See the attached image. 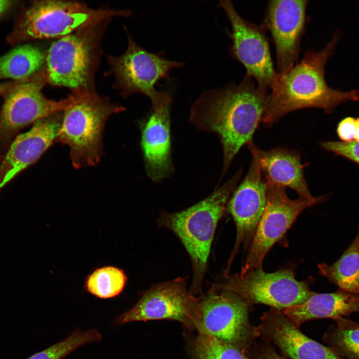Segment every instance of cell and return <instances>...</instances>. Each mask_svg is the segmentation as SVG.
Here are the masks:
<instances>
[{
  "label": "cell",
  "mask_w": 359,
  "mask_h": 359,
  "mask_svg": "<svg viewBox=\"0 0 359 359\" xmlns=\"http://www.w3.org/2000/svg\"><path fill=\"white\" fill-rule=\"evenodd\" d=\"M249 354L251 355L249 359H288L279 355L273 348L267 344L255 348Z\"/></svg>",
  "instance_id": "obj_29"
},
{
  "label": "cell",
  "mask_w": 359,
  "mask_h": 359,
  "mask_svg": "<svg viewBox=\"0 0 359 359\" xmlns=\"http://www.w3.org/2000/svg\"><path fill=\"white\" fill-rule=\"evenodd\" d=\"M172 103L152 108L141 123V146L148 177L154 182L174 172L172 160L171 108Z\"/></svg>",
  "instance_id": "obj_16"
},
{
  "label": "cell",
  "mask_w": 359,
  "mask_h": 359,
  "mask_svg": "<svg viewBox=\"0 0 359 359\" xmlns=\"http://www.w3.org/2000/svg\"><path fill=\"white\" fill-rule=\"evenodd\" d=\"M102 339L101 333L96 329L84 331L76 329L65 339L26 359H62L81 346Z\"/></svg>",
  "instance_id": "obj_26"
},
{
  "label": "cell",
  "mask_w": 359,
  "mask_h": 359,
  "mask_svg": "<svg viewBox=\"0 0 359 359\" xmlns=\"http://www.w3.org/2000/svg\"><path fill=\"white\" fill-rule=\"evenodd\" d=\"M319 273L339 289L359 296V228L355 239L333 264L318 265Z\"/></svg>",
  "instance_id": "obj_21"
},
{
  "label": "cell",
  "mask_w": 359,
  "mask_h": 359,
  "mask_svg": "<svg viewBox=\"0 0 359 359\" xmlns=\"http://www.w3.org/2000/svg\"><path fill=\"white\" fill-rule=\"evenodd\" d=\"M242 174L240 169L204 199L178 212H163L158 219L161 227L169 229L179 237L190 257L193 272L190 292L194 296L201 292L218 222Z\"/></svg>",
  "instance_id": "obj_3"
},
{
  "label": "cell",
  "mask_w": 359,
  "mask_h": 359,
  "mask_svg": "<svg viewBox=\"0 0 359 359\" xmlns=\"http://www.w3.org/2000/svg\"><path fill=\"white\" fill-rule=\"evenodd\" d=\"M356 131V119L348 117L343 119L338 124L337 133L343 142L354 141Z\"/></svg>",
  "instance_id": "obj_28"
},
{
  "label": "cell",
  "mask_w": 359,
  "mask_h": 359,
  "mask_svg": "<svg viewBox=\"0 0 359 359\" xmlns=\"http://www.w3.org/2000/svg\"><path fill=\"white\" fill-rule=\"evenodd\" d=\"M218 6L225 11L231 26L229 47L231 56L246 69V76L256 81L257 89L269 94L276 79V72L266 29L242 18L228 0H219Z\"/></svg>",
  "instance_id": "obj_11"
},
{
  "label": "cell",
  "mask_w": 359,
  "mask_h": 359,
  "mask_svg": "<svg viewBox=\"0 0 359 359\" xmlns=\"http://www.w3.org/2000/svg\"><path fill=\"white\" fill-rule=\"evenodd\" d=\"M354 141L359 142V117L356 119V131Z\"/></svg>",
  "instance_id": "obj_31"
},
{
  "label": "cell",
  "mask_w": 359,
  "mask_h": 359,
  "mask_svg": "<svg viewBox=\"0 0 359 359\" xmlns=\"http://www.w3.org/2000/svg\"><path fill=\"white\" fill-rule=\"evenodd\" d=\"M281 311L299 327L311 320L334 319L359 313V296L340 289L330 293L315 292L303 303Z\"/></svg>",
  "instance_id": "obj_20"
},
{
  "label": "cell",
  "mask_w": 359,
  "mask_h": 359,
  "mask_svg": "<svg viewBox=\"0 0 359 359\" xmlns=\"http://www.w3.org/2000/svg\"><path fill=\"white\" fill-rule=\"evenodd\" d=\"M199 301L188 291L183 278L158 284L145 292L131 309L115 319L122 324L135 321L169 319L192 328L193 319Z\"/></svg>",
  "instance_id": "obj_12"
},
{
  "label": "cell",
  "mask_w": 359,
  "mask_h": 359,
  "mask_svg": "<svg viewBox=\"0 0 359 359\" xmlns=\"http://www.w3.org/2000/svg\"><path fill=\"white\" fill-rule=\"evenodd\" d=\"M341 36V32L336 30L322 50L307 51L291 69L278 73L262 119L265 127H271L286 114L299 109L317 108L330 113L342 103L359 99V90L334 89L326 82V64L334 55Z\"/></svg>",
  "instance_id": "obj_2"
},
{
  "label": "cell",
  "mask_w": 359,
  "mask_h": 359,
  "mask_svg": "<svg viewBox=\"0 0 359 359\" xmlns=\"http://www.w3.org/2000/svg\"><path fill=\"white\" fill-rule=\"evenodd\" d=\"M211 289L232 292L249 306L261 304L279 311L301 304L315 293L308 283L296 279L291 268L272 273L257 268L242 275L236 273Z\"/></svg>",
  "instance_id": "obj_7"
},
{
  "label": "cell",
  "mask_w": 359,
  "mask_h": 359,
  "mask_svg": "<svg viewBox=\"0 0 359 359\" xmlns=\"http://www.w3.org/2000/svg\"><path fill=\"white\" fill-rule=\"evenodd\" d=\"M323 337L329 348L344 359H359V323L338 317Z\"/></svg>",
  "instance_id": "obj_23"
},
{
  "label": "cell",
  "mask_w": 359,
  "mask_h": 359,
  "mask_svg": "<svg viewBox=\"0 0 359 359\" xmlns=\"http://www.w3.org/2000/svg\"><path fill=\"white\" fill-rule=\"evenodd\" d=\"M129 13L128 11L95 10L76 1H36L21 16L9 40L18 42L29 39L63 37L106 17Z\"/></svg>",
  "instance_id": "obj_5"
},
{
  "label": "cell",
  "mask_w": 359,
  "mask_h": 359,
  "mask_svg": "<svg viewBox=\"0 0 359 359\" xmlns=\"http://www.w3.org/2000/svg\"><path fill=\"white\" fill-rule=\"evenodd\" d=\"M45 62L47 81L50 84L75 90L86 87L90 48L79 36L68 35L53 42Z\"/></svg>",
  "instance_id": "obj_18"
},
{
  "label": "cell",
  "mask_w": 359,
  "mask_h": 359,
  "mask_svg": "<svg viewBox=\"0 0 359 359\" xmlns=\"http://www.w3.org/2000/svg\"><path fill=\"white\" fill-rule=\"evenodd\" d=\"M252 154L249 170L236 187L227 205L236 226V240L225 271L226 275L235 256L242 244L249 247L266 202L267 183L259 164L257 148L252 141L248 145Z\"/></svg>",
  "instance_id": "obj_13"
},
{
  "label": "cell",
  "mask_w": 359,
  "mask_h": 359,
  "mask_svg": "<svg viewBox=\"0 0 359 359\" xmlns=\"http://www.w3.org/2000/svg\"><path fill=\"white\" fill-rule=\"evenodd\" d=\"M39 48L23 45L0 57V79H26L36 74L45 62Z\"/></svg>",
  "instance_id": "obj_22"
},
{
  "label": "cell",
  "mask_w": 359,
  "mask_h": 359,
  "mask_svg": "<svg viewBox=\"0 0 359 359\" xmlns=\"http://www.w3.org/2000/svg\"><path fill=\"white\" fill-rule=\"evenodd\" d=\"M75 96L74 103L64 111L55 143L69 147L73 166L80 169L99 163L103 155L102 137L106 122L110 115L123 111L124 108L87 93Z\"/></svg>",
  "instance_id": "obj_4"
},
{
  "label": "cell",
  "mask_w": 359,
  "mask_h": 359,
  "mask_svg": "<svg viewBox=\"0 0 359 359\" xmlns=\"http://www.w3.org/2000/svg\"><path fill=\"white\" fill-rule=\"evenodd\" d=\"M127 277L123 270L107 266L95 270L87 278V290L101 299L115 297L122 291Z\"/></svg>",
  "instance_id": "obj_24"
},
{
  "label": "cell",
  "mask_w": 359,
  "mask_h": 359,
  "mask_svg": "<svg viewBox=\"0 0 359 359\" xmlns=\"http://www.w3.org/2000/svg\"><path fill=\"white\" fill-rule=\"evenodd\" d=\"M191 351L194 359H249L237 347L202 334L193 341Z\"/></svg>",
  "instance_id": "obj_25"
},
{
  "label": "cell",
  "mask_w": 359,
  "mask_h": 359,
  "mask_svg": "<svg viewBox=\"0 0 359 359\" xmlns=\"http://www.w3.org/2000/svg\"><path fill=\"white\" fill-rule=\"evenodd\" d=\"M320 146L323 149L343 157L359 166V142L324 141L320 143Z\"/></svg>",
  "instance_id": "obj_27"
},
{
  "label": "cell",
  "mask_w": 359,
  "mask_h": 359,
  "mask_svg": "<svg viewBox=\"0 0 359 359\" xmlns=\"http://www.w3.org/2000/svg\"><path fill=\"white\" fill-rule=\"evenodd\" d=\"M11 1L0 0V14L3 12L10 5Z\"/></svg>",
  "instance_id": "obj_30"
},
{
  "label": "cell",
  "mask_w": 359,
  "mask_h": 359,
  "mask_svg": "<svg viewBox=\"0 0 359 359\" xmlns=\"http://www.w3.org/2000/svg\"><path fill=\"white\" fill-rule=\"evenodd\" d=\"M255 330L258 336H262L292 359H344L303 334L281 311L271 308L264 313Z\"/></svg>",
  "instance_id": "obj_17"
},
{
  "label": "cell",
  "mask_w": 359,
  "mask_h": 359,
  "mask_svg": "<svg viewBox=\"0 0 359 359\" xmlns=\"http://www.w3.org/2000/svg\"><path fill=\"white\" fill-rule=\"evenodd\" d=\"M47 81L45 71L16 84L8 93L0 114V159L21 129L64 111L74 103L75 95L59 101L46 98L42 88Z\"/></svg>",
  "instance_id": "obj_8"
},
{
  "label": "cell",
  "mask_w": 359,
  "mask_h": 359,
  "mask_svg": "<svg viewBox=\"0 0 359 359\" xmlns=\"http://www.w3.org/2000/svg\"><path fill=\"white\" fill-rule=\"evenodd\" d=\"M268 94L252 78L202 92L190 108L189 121L197 129L216 135L223 153L220 180L240 149L252 142L262 122Z\"/></svg>",
  "instance_id": "obj_1"
},
{
  "label": "cell",
  "mask_w": 359,
  "mask_h": 359,
  "mask_svg": "<svg viewBox=\"0 0 359 359\" xmlns=\"http://www.w3.org/2000/svg\"><path fill=\"white\" fill-rule=\"evenodd\" d=\"M249 306L236 294L210 289L198 302L193 327L202 334L233 345L246 354L257 336L248 318Z\"/></svg>",
  "instance_id": "obj_6"
},
{
  "label": "cell",
  "mask_w": 359,
  "mask_h": 359,
  "mask_svg": "<svg viewBox=\"0 0 359 359\" xmlns=\"http://www.w3.org/2000/svg\"><path fill=\"white\" fill-rule=\"evenodd\" d=\"M306 0H273L267 4L262 25L270 32L277 58V73L298 62L300 41L307 22Z\"/></svg>",
  "instance_id": "obj_14"
},
{
  "label": "cell",
  "mask_w": 359,
  "mask_h": 359,
  "mask_svg": "<svg viewBox=\"0 0 359 359\" xmlns=\"http://www.w3.org/2000/svg\"><path fill=\"white\" fill-rule=\"evenodd\" d=\"M62 118L58 112L42 119L12 142L0 165V190L55 143Z\"/></svg>",
  "instance_id": "obj_15"
},
{
  "label": "cell",
  "mask_w": 359,
  "mask_h": 359,
  "mask_svg": "<svg viewBox=\"0 0 359 359\" xmlns=\"http://www.w3.org/2000/svg\"><path fill=\"white\" fill-rule=\"evenodd\" d=\"M128 47L121 56L111 58V64L123 94L142 93L149 98L152 108L172 103L171 95L159 91L155 86L167 77L174 68L183 66L182 62L165 58L161 52L154 53L139 45L128 34Z\"/></svg>",
  "instance_id": "obj_10"
},
{
  "label": "cell",
  "mask_w": 359,
  "mask_h": 359,
  "mask_svg": "<svg viewBox=\"0 0 359 359\" xmlns=\"http://www.w3.org/2000/svg\"><path fill=\"white\" fill-rule=\"evenodd\" d=\"M259 164L265 180L274 184L289 187L299 197L315 200L304 175V166L298 151L284 148L268 150L257 148Z\"/></svg>",
  "instance_id": "obj_19"
},
{
  "label": "cell",
  "mask_w": 359,
  "mask_h": 359,
  "mask_svg": "<svg viewBox=\"0 0 359 359\" xmlns=\"http://www.w3.org/2000/svg\"><path fill=\"white\" fill-rule=\"evenodd\" d=\"M266 181L265 207L239 273L241 275L253 269L262 268L267 253L283 237L298 216L305 209L327 199L328 195H324L315 200L301 197L292 199L287 195L285 187Z\"/></svg>",
  "instance_id": "obj_9"
}]
</instances>
